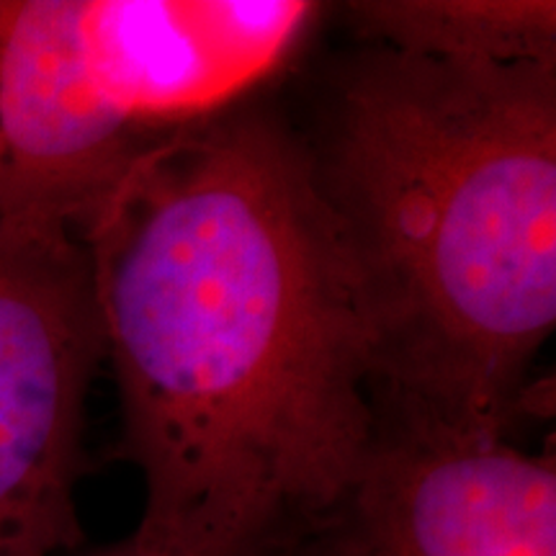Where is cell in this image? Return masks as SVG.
<instances>
[{
	"instance_id": "cell-1",
	"label": "cell",
	"mask_w": 556,
	"mask_h": 556,
	"mask_svg": "<svg viewBox=\"0 0 556 556\" xmlns=\"http://www.w3.org/2000/svg\"><path fill=\"white\" fill-rule=\"evenodd\" d=\"M78 238L144 484L137 533L276 548L351 482L379 422L302 139L222 111L139 157Z\"/></svg>"
},
{
	"instance_id": "cell-2",
	"label": "cell",
	"mask_w": 556,
	"mask_h": 556,
	"mask_svg": "<svg viewBox=\"0 0 556 556\" xmlns=\"http://www.w3.org/2000/svg\"><path fill=\"white\" fill-rule=\"evenodd\" d=\"M377 415L507 438L556 325V65L368 45L302 139Z\"/></svg>"
},
{
	"instance_id": "cell-3",
	"label": "cell",
	"mask_w": 556,
	"mask_h": 556,
	"mask_svg": "<svg viewBox=\"0 0 556 556\" xmlns=\"http://www.w3.org/2000/svg\"><path fill=\"white\" fill-rule=\"evenodd\" d=\"M307 0H0V229L80 235L135 163L302 50Z\"/></svg>"
},
{
	"instance_id": "cell-4",
	"label": "cell",
	"mask_w": 556,
	"mask_h": 556,
	"mask_svg": "<svg viewBox=\"0 0 556 556\" xmlns=\"http://www.w3.org/2000/svg\"><path fill=\"white\" fill-rule=\"evenodd\" d=\"M103 364L78 235L0 229V556L80 546L88 389Z\"/></svg>"
},
{
	"instance_id": "cell-5",
	"label": "cell",
	"mask_w": 556,
	"mask_h": 556,
	"mask_svg": "<svg viewBox=\"0 0 556 556\" xmlns=\"http://www.w3.org/2000/svg\"><path fill=\"white\" fill-rule=\"evenodd\" d=\"M278 556H556L554 451L379 417L351 482Z\"/></svg>"
},
{
	"instance_id": "cell-6",
	"label": "cell",
	"mask_w": 556,
	"mask_h": 556,
	"mask_svg": "<svg viewBox=\"0 0 556 556\" xmlns=\"http://www.w3.org/2000/svg\"><path fill=\"white\" fill-rule=\"evenodd\" d=\"M343 13L366 45L443 65H556L552 0H361Z\"/></svg>"
},
{
	"instance_id": "cell-7",
	"label": "cell",
	"mask_w": 556,
	"mask_h": 556,
	"mask_svg": "<svg viewBox=\"0 0 556 556\" xmlns=\"http://www.w3.org/2000/svg\"><path fill=\"white\" fill-rule=\"evenodd\" d=\"M78 556H278V546H258V548H197V546H180L165 544V541L144 539L135 531L129 539L119 544L99 548V552H88Z\"/></svg>"
}]
</instances>
